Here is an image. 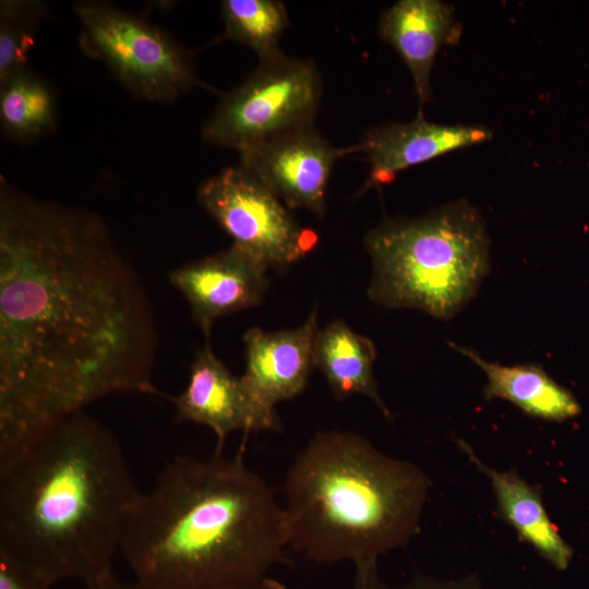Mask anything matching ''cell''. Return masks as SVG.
I'll use <instances>...</instances> for the list:
<instances>
[{
	"label": "cell",
	"instance_id": "6da1fadb",
	"mask_svg": "<svg viewBox=\"0 0 589 589\" xmlns=\"http://www.w3.org/2000/svg\"><path fill=\"white\" fill-rule=\"evenodd\" d=\"M157 333L135 269L96 213L0 180V467L50 428L153 383Z\"/></svg>",
	"mask_w": 589,
	"mask_h": 589
},
{
	"label": "cell",
	"instance_id": "7a4b0ae2",
	"mask_svg": "<svg viewBox=\"0 0 589 589\" xmlns=\"http://www.w3.org/2000/svg\"><path fill=\"white\" fill-rule=\"evenodd\" d=\"M284 505L240 456L176 457L141 493L120 550L151 589H225L286 561Z\"/></svg>",
	"mask_w": 589,
	"mask_h": 589
},
{
	"label": "cell",
	"instance_id": "3957f363",
	"mask_svg": "<svg viewBox=\"0 0 589 589\" xmlns=\"http://www.w3.org/2000/svg\"><path fill=\"white\" fill-rule=\"evenodd\" d=\"M140 494L116 435L76 411L0 467V553L89 586L113 573Z\"/></svg>",
	"mask_w": 589,
	"mask_h": 589
},
{
	"label": "cell",
	"instance_id": "277c9868",
	"mask_svg": "<svg viewBox=\"0 0 589 589\" xmlns=\"http://www.w3.org/2000/svg\"><path fill=\"white\" fill-rule=\"evenodd\" d=\"M431 480L362 435L317 433L284 483L289 546L315 564L376 562L419 531Z\"/></svg>",
	"mask_w": 589,
	"mask_h": 589
},
{
	"label": "cell",
	"instance_id": "5b68a950",
	"mask_svg": "<svg viewBox=\"0 0 589 589\" xmlns=\"http://www.w3.org/2000/svg\"><path fill=\"white\" fill-rule=\"evenodd\" d=\"M372 262L368 294L386 308L440 320L476 296L490 269V240L479 211L465 201L424 216L382 223L364 238Z\"/></svg>",
	"mask_w": 589,
	"mask_h": 589
},
{
	"label": "cell",
	"instance_id": "8992f818",
	"mask_svg": "<svg viewBox=\"0 0 589 589\" xmlns=\"http://www.w3.org/2000/svg\"><path fill=\"white\" fill-rule=\"evenodd\" d=\"M80 47L105 63L135 97L171 103L200 81L188 52L165 31L101 1L74 5Z\"/></svg>",
	"mask_w": 589,
	"mask_h": 589
},
{
	"label": "cell",
	"instance_id": "52a82bcc",
	"mask_svg": "<svg viewBox=\"0 0 589 589\" xmlns=\"http://www.w3.org/2000/svg\"><path fill=\"white\" fill-rule=\"evenodd\" d=\"M322 96V79L311 60L283 52L260 61L252 74L225 95L202 129L212 145L238 152L276 135L312 125Z\"/></svg>",
	"mask_w": 589,
	"mask_h": 589
},
{
	"label": "cell",
	"instance_id": "ba28073f",
	"mask_svg": "<svg viewBox=\"0 0 589 589\" xmlns=\"http://www.w3.org/2000/svg\"><path fill=\"white\" fill-rule=\"evenodd\" d=\"M197 201L227 232L232 244L267 268H285L303 259L317 243L269 189L240 165L201 183Z\"/></svg>",
	"mask_w": 589,
	"mask_h": 589
},
{
	"label": "cell",
	"instance_id": "9c48e42d",
	"mask_svg": "<svg viewBox=\"0 0 589 589\" xmlns=\"http://www.w3.org/2000/svg\"><path fill=\"white\" fill-rule=\"evenodd\" d=\"M353 151H360L359 145L334 147L312 124L239 152V165L287 207L323 216L333 167L339 157Z\"/></svg>",
	"mask_w": 589,
	"mask_h": 589
},
{
	"label": "cell",
	"instance_id": "30bf717a",
	"mask_svg": "<svg viewBox=\"0 0 589 589\" xmlns=\"http://www.w3.org/2000/svg\"><path fill=\"white\" fill-rule=\"evenodd\" d=\"M171 401L176 421L203 424L215 433L216 453L221 452L232 432L280 429L276 411L262 407L249 395L241 378L230 373L208 341L190 366L187 387Z\"/></svg>",
	"mask_w": 589,
	"mask_h": 589
},
{
	"label": "cell",
	"instance_id": "8fae6325",
	"mask_svg": "<svg viewBox=\"0 0 589 589\" xmlns=\"http://www.w3.org/2000/svg\"><path fill=\"white\" fill-rule=\"evenodd\" d=\"M267 267L236 244L170 272L169 280L190 305L207 340L221 316L259 305L266 293Z\"/></svg>",
	"mask_w": 589,
	"mask_h": 589
},
{
	"label": "cell",
	"instance_id": "7c38bea8",
	"mask_svg": "<svg viewBox=\"0 0 589 589\" xmlns=\"http://www.w3.org/2000/svg\"><path fill=\"white\" fill-rule=\"evenodd\" d=\"M317 328L316 312L293 329L266 333L249 329L243 337L245 371L240 377L249 395L262 407L299 395L309 381L314 364Z\"/></svg>",
	"mask_w": 589,
	"mask_h": 589
},
{
	"label": "cell",
	"instance_id": "4fadbf2b",
	"mask_svg": "<svg viewBox=\"0 0 589 589\" xmlns=\"http://www.w3.org/2000/svg\"><path fill=\"white\" fill-rule=\"evenodd\" d=\"M491 137V131L483 125L434 123L419 110L410 122H392L371 129L359 148L371 164L368 185H380L392 182L398 172L409 167Z\"/></svg>",
	"mask_w": 589,
	"mask_h": 589
},
{
	"label": "cell",
	"instance_id": "5bb4252c",
	"mask_svg": "<svg viewBox=\"0 0 589 589\" xmlns=\"http://www.w3.org/2000/svg\"><path fill=\"white\" fill-rule=\"evenodd\" d=\"M378 31L409 69L419 103L424 105L438 50L458 43L461 35L454 7L440 0H399L381 14Z\"/></svg>",
	"mask_w": 589,
	"mask_h": 589
},
{
	"label": "cell",
	"instance_id": "9a60e30c",
	"mask_svg": "<svg viewBox=\"0 0 589 589\" xmlns=\"http://www.w3.org/2000/svg\"><path fill=\"white\" fill-rule=\"evenodd\" d=\"M469 460L490 481L503 519L519 538L558 569L567 568L573 551L551 520L540 490L516 470L500 471L485 465L464 440L456 441Z\"/></svg>",
	"mask_w": 589,
	"mask_h": 589
},
{
	"label": "cell",
	"instance_id": "2e32d148",
	"mask_svg": "<svg viewBox=\"0 0 589 589\" xmlns=\"http://www.w3.org/2000/svg\"><path fill=\"white\" fill-rule=\"evenodd\" d=\"M450 346L483 371L486 399L509 401L527 414L545 421H565L580 413L581 406L574 394L554 381L541 365H502L483 359L471 349L453 342Z\"/></svg>",
	"mask_w": 589,
	"mask_h": 589
},
{
	"label": "cell",
	"instance_id": "e0dca14e",
	"mask_svg": "<svg viewBox=\"0 0 589 589\" xmlns=\"http://www.w3.org/2000/svg\"><path fill=\"white\" fill-rule=\"evenodd\" d=\"M375 358L374 344L351 330L341 320L330 322L316 334L314 364L325 376L335 397L344 399L354 394L364 395L385 418H390L374 377Z\"/></svg>",
	"mask_w": 589,
	"mask_h": 589
},
{
	"label": "cell",
	"instance_id": "ac0fdd59",
	"mask_svg": "<svg viewBox=\"0 0 589 589\" xmlns=\"http://www.w3.org/2000/svg\"><path fill=\"white\" fill-rule=\"evenodd\" d=\"M0 121L3 132L19 142L51 132L56 127V100L49 85L28 69L1 83Z\"/></svg>",
	"mask_w": 589,
	"mask_h": 589
},
{
	"label": "cell",
	"instance_id": "d6986e66",
	"mask_svg": "<svg viewBox=\"0 0 589 589\" xmlns=\"http://www.w3.org/2000/svg\"><path fill=\"white\" fill-rule=\"evenodd\" d=\"M225 35L244 45L260 61L280 53L278 44L289 26L286 8L275 0H225L221 2Z\"/></svg>",
	"mask_w": 589,
	"mask_h": 589
},
{
	"label": "cell",
	"instance_id": "ffe728a7",
	"mask_svg": "<svg viewBox=\"0 0 589 589\" xmlns=\"http://www.w3.org/2000/svg\"><path fill=\"white\" fill-rule=\"evenodd\" d=\"M47 4L38 0H4L0 3V84L26 70Z\"/></svg>",
	"mask_w": 589,
	"mask_h": 589
},
{
	"label": "cell",
	"instance_id": "44dd1931",
	"mask_svg": "<svg viewBox=\"0 0 589 589\" xmlns=\"http://www.w3.org/2000/svg\"><path fill=\"white\" fill-rule=\"evenodd\" d=\"M53 584L43 574L0 553V589H51Z\"/></svg>",
	"mask_w": 589,
	"mask_h": 589
},
{
	"label": "cell",
	"instance_id": "7402d4cb",
	"mask_svg": "<svg viewBox=\"0 0 589 589\" xmlns=\"http://www.w3.org/2000/svg\"><path fill=\"white\" fill-rule=\"evenodd\" d=\"M86 589H151L139 580L123 581L112 573L100 580L86 586Z\"/></svg>",
	"mask_w": 589,
	"mask_h": 589
},
{
	"label": "cell",
	"instance_id": "603a6c76",
	"mask_svg": "<svg viewBox=\"0 0 589 589\" xmlns=\"http://www.w3.org/2000/svg\"><path fill=\"white\" fill-rule=\"evenodd\" d=\"M225 589H287L280 581L268 576Z\"/></svg>",
	"mask_w": 589,
	"mask_h": 589
}]
</instances>
